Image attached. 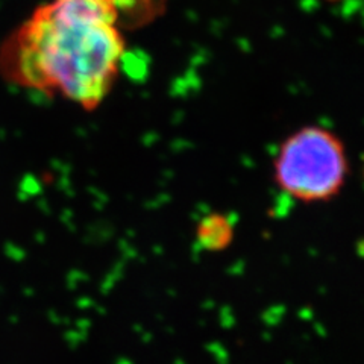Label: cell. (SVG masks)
<instances>
[{
  "mask_svg": "<svg viewBox=\"0 0 364 364\" xmlns=\"http://www.w3.org/2000/svg\"><path fill=\"white\" fill-rule=\"evenodd\" d=\"M111 0H50L5 40L0 73L14 85L97 108L124 53Z\"/></svg>",
  "mask_w": 364,
  "mask_h": 364,
  "instance_id": "1",
  "label": "cell"
},
{
  "mask_svg": "<svg viewBox=\"0 0 364 364\" xmlns=\"http://www.w3.org/2000/svg\"><path fill=\"white\" fill-rule=\"evenodd\" d=\"M272 173L277 187L296 202H331L343 191L349 176L346 144L333 129L304 124L281 141Z\"/></svg>",
  "mask_w": 364,
  "mask_h": 364,
  "instance_id": "2",
  "label": "cell"
},
{
  "mask_svg": "<svg viewBox=\"0 0 364 364\" xmlns=\"http://www.w3.org/2000/svg\"><path fill=\"white\" fill-rule=\"evenodd\" d=\"M235 223L225 213H208L196 223L195 242L207 252H223L234 243Z\"/></svg>",
  "mask_w": 364,
  "mask_h": 364,
  "instance_id": "3",
  "label": "cell"
},
{
  "mask_svg": "<svg viewBox=\"0 0 364 364\" xmlns=\"http://www.w3.org/2000/svg\"><path fill=\"white\" fill-rule=\"evenodd\" d=\"M111 2L114 4V6L117 8V11L120 13L122 8H132L139 0H111Z\"/></svg>",
  "mask_w": 364,
  "mask_h": 364,
  "instance_id": "4",
  "label": "cell"
},
{
  "mask_svg": "<svg viewBox=\"0 0 364 364\" xmlns=\"http://www.w3.org/2000/svg\"><path fill=\"white\" fill-rule=\"evenodd\" d=\"M325 2H329V4H334V2H340V0H325Z\"/></svg>",
  "mask_w": 364,
  "mask_h": 364,
  "instance_id": "5",
  "label": "cell"
},
{
  "mask_svg": "<svg viewBox=\"0 0 364 364\" xmlns=\"http://www.w3.org/2000/svg\"><path fill=\"white\" fill-rule=\"evenodd\" d=\"M363 179H364V166H363Z\"/></svg>",
  "mask_w": 364,
  "mask_h": 364,
  "instance_id": "6",
  "label": "cell"
}]
</instances>
